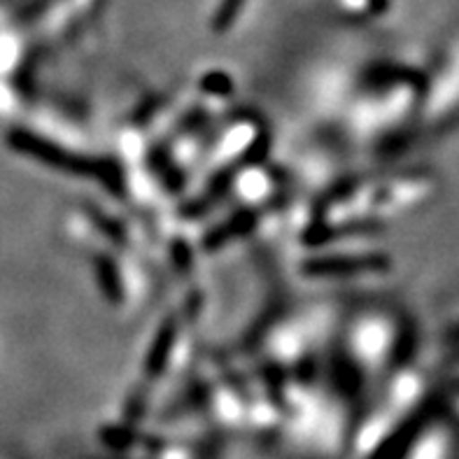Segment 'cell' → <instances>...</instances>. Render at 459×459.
Instances as JSON below:
<instances>
[{"mask_svg":"<svg viewBox=\"0 0 459 459\" xmlns=\"http://www.w3.org/2000/svg\"><path fill=\"white\" fill-rule=\"evenodd\" d=\"M245 0H221L220 10H217V17H215V26L217 30H224L229 29L236 19H238V12L243 7Z\"/></svg>","mask_w":459,"mask_h":459,"instance_id":"cell-1","label":"cell"}]
</instances>
